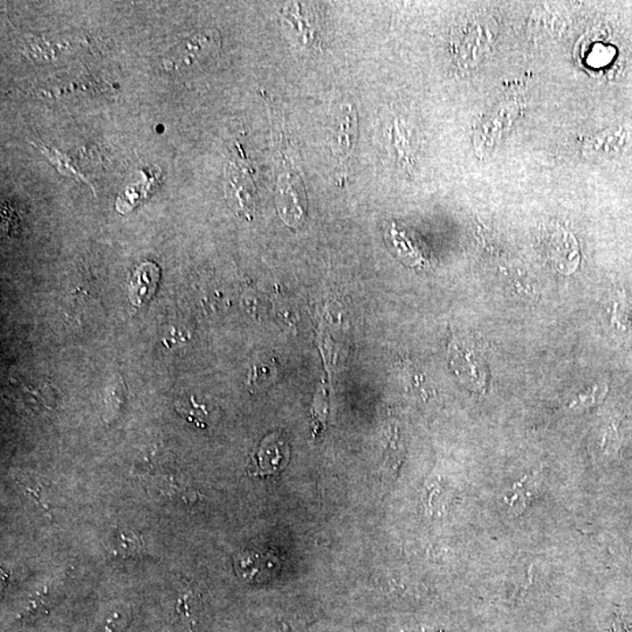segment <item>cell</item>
<instances>
[{"label":"cell","mask_w":632,"mask_h":632,"mask_svg":"<svg viewBox=\"0 0 632 632\" xmlns=\"http://www.w3.org/2000/svg\"><path fill=\"white\" fill-rule=\"evenodd\" d=\"M32 145H35L37 148H39L40 152L45 154V156L52 162L53 165H54V167L58 169L62 174L77 177L78 179H82L85 180V182H87L85 177L79 174L77 169H75L73 165L70 164V158L63 156L62 154L58 152V150L47 148V146H37L36 143H32Z\"/></svg>","instance_id":"9c48e42d"},{"label":"cell","mask_w":632,"mask_h":632,"mask_svg":"<svg viewBox=\"0 0 632 632\" xmlns=\"http://www.w3.org/2000/svg\"><path fill=\"white\" fill-rule=\"evenodd\" d=\"M160 269L156 263L145 262L138 266L131 277L129 285V298L131 303L141 306L155 295Z\"/></svg>","instance_id":"3957f363"},{"label":"cell","mask_w":632,"mask_h":632,"mask_svg":"<svg viewBox=\"0 0 632 632\" xmlns=\"http://www.w3.org/2000/svg\"><path fill=\"white\" fill-rule=\"evenodd\" d=\"M288 456V447L279 434L270 435L263 440L254 456L255 470L259 476L280 471Z\"/></svg>","instance_id":"7a4b0ae2"},{"label":"cell","mask_w":632,"mask_h":632,"mask_svg":"<svg viewBox=\"0 0 632 632\" xmlns=\"http://www.w3.org/2000/svg\"><path fill=\"white\" fill-rule=\"evenodd\" d=\"M549 257L555 270L563 274L573 273L578 263V245L568 233H556L549 240Z\"/></svg>","instance_id":"5b68a950"},{"label":"cell","mask_w":632,"mask_h":632,"mask_svg":"<svg viewBox=\"0 0 632 632\" xmlns=\"http://www.w3.org/2000/svg\"><path fill=\"white\" fill-rule=\"evenodd\" d=\"M609 329L617 341L628 342L632 337V314L626 295L617 292L607 307Z\"/></svg>","instance_id":"8992f818"},{"label":"cell","mask_w":632,"mask_h":632,"mask_svg":"<svg viewBox=\"0 0 632 632\" xmlns=\"http://www.w3.org/2000/svg\"><path fill=\"white\" fill-rule=\"evenodd\" d=\"M221 41L216 29L195 33L172 48L164 58L169 71H187L209 62L220 52Z\"/></svg>","instance_id":"6da1fadb"},{"label":"cell","mask_w":632,"mask_h":632,"mask_svg":"<svg viewBox=\"0 0 632 632\" xmlns=\"http://www.w3.org/2000/svg\"><path fill=\"white\" fill-rule=\"evenodd\" d=\"M307 7L295 4V6L286 7L285 21L288 25V31L296 32V39L304 46L310 45L314 40V25L310 14L306 12Z\"/></svg>","instance_id":"ba28073f"},{"label":"cell","mask_w":632,"mask_h":632,"mask_svg":"<svg viewBox=\"0 0 632 632\" xmlns=\"http://www.w3.org/2000/svg\"><path fill=\"white\" fill-rule=\"evenodd\" d=\"M632 146V129L629 127H617L601 134L592 148L601 155H614L627 152Z\"/></svg>","instance_id":"52a82bcc"},{"label":"cell","mask_w":632,"mask_h":632,"mask_svg":"<svg viewBox=\"0 0 632 632\" xmlns=\"http://www.w3.org/2000/svg\"><path fill=\"white\" fill-rule=\"evenodd\" d=\"M356 114L352 107L342 112L338 128L335 130L333 138V154L337 160L344 165L353 153V143L356 138Z\"/></svg>","instance_id":"277c9868"}]
</instances>
